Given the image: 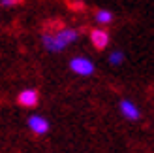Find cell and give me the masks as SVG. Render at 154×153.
I'll use <instances>...</instances> for the list:
<instances>
[{
	"label": "cell",
	"instance_id": "1",
	"mask_svg": "<svg viewBox=\"0 0 154 153\" xmlns=\"http://www.w3.org/2000/svg\"><path fill=\"white\" fill-rule=\"evenodd\" d=\"M77 36H79V32L73 28H58L57 32H53V34H45L43 36V45H45V49L51 51V53H58V51H62L68 44H72L77 40Z\"/></svg>",
	"mask_w": 154,
	"mask_h": 153
},
{
	"label": "cell",
	"instance_id": "2",
	"mask_svg": "<svg viewBox=\"0 0 154 153\" xmlns=\"http://www.w3.org/2000/svg\"><path fill=\"white\" fill-rule=\"evenodd\" d=\"M70 68H72V72L79 74V76H92L96 72L94 63L87 57H73L70 60Z\"/></svg>",
	"mask_w": 154,
	"mask_h": 153
},
{
	"label": "cell",
	"instance_id": "3",
	"mask_svg": "<svg viewBox=\"0 0 154 153\" xmlns=\"http://www.w3.org/2000/svg\"><path fill=\"white\" fill-rule=\"evenodd\" d=\"M17 104L23 108H36L40 104V93L38 89H23L17 96Z\"/></svg>",
	"mask_w": 154,
	"mask_h": 153
},
{
	"label": "cell",
	"instance_id": "4",
	"mask_svg": "<svg viewBox=\"0 0 154 153\" xmlns=\"http://www.w3.org/2000/svg\"><path fill=\"white\" fill-rule=\"evenodd\" d=\"M26 123H28L30 131H32L34 134H38V136L49 132V121L45 119V117H42V116H30Z\"/></svg>",
	"mask_w": 154,
	"mask_h": 153
},
{
	"label": "cell",
	"instance_id": "5",
	"mask_svg": "<svg viewBox=\"0 0 154 153\" xmlns=\"http://www.w3.org/2000/svg\"><path fill=\"white\" fill-rule=\"evenodd\" d=\"M90 42H92V45H94L98 51H102V49H105L107 45H109V32L103 30V28L90 30Z\"/></svg>",
	"mask_w": 154,
	"mask_h": 153
},
{
	"label": "cell",
	"instance_id": "6",
	"mask_svg": "<svg viewBox=\"0 0 154 153\" xmlns=\"http://www.w3.org/2000/svg\"><path fill=\"white\" fill-rule=\"evenodd\" d=\"M120 113L124 116L128 121H137V119H141V112H139V108L134 104V102H130V100H126V98H122L120 100Z\"/></svg>",
	"mask_w": 154,
	"mask_h": 153
},
{
	"label": "cell",
	"instance_id": "7",
	"mask_svg": "<svg viewBox=\"0 0 154 153\" xmlns=\"http://www.w3.org/2000/svg\"><path fill=\"white\" fill-rule=\"evenodd\" d=\"M96 21L102 25H109L113 21V13L109 10H96Z\"/></svg>",
	"mask_w": 154,
	"mask_h": 153
},
{
	"label": "cell",
	"instance_id": "8",
	"mask_svg": "<svg viewBox=\"0 0 154 153\" xmlns=\"http://www.w3.org/2000/svg\"><path fill=\"white\" fill-rule=\"evenodd\" d=\"M122 60H124V55H122L120 51H115V53H111V55H109V63L111 64H120Z\"/></svg>",
	"mask_w": 154,
	"mask_h": 153
},
{
	"label": "cell",
	"instance_id": "9",
	"mask_svg": "<svg viewBox=\"0 0 154 153\" xmlns=\"http://www.w3.org/2000/svg\"><path fill=\"white\" fill-rule=\"evenodd\" d=\"M68 8L70 10H85V4L81 0H68Z\"/></svg>",
	"mask_w": 154,
	"mask_h": 153
},
{
	"label": "cell",
	"instance_id": "10",
	"mask_svg": "<svg viewBox=\"0 0 154 153\" xmlns=\"http://www.w3.org/2000/svg\"><path fill=\"white\" fill-rule=\"evenodd\" d=\"M25 0H0V6H4V8H13V6H19L23 4Z\"/></svg>",
	"mask_w": 154,
	"mask_h": 153
}]
</instances>
